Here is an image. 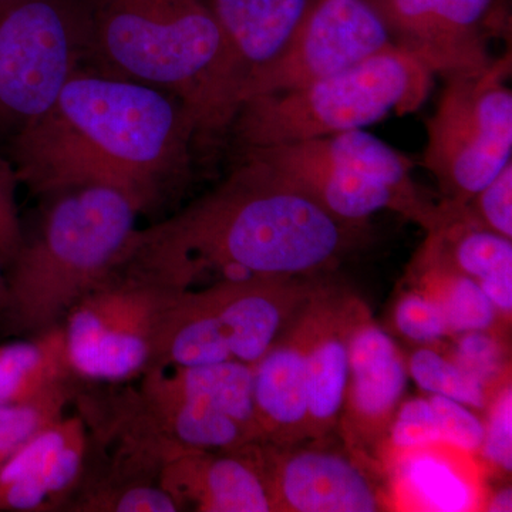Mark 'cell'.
Returning a JSON list of instances; mask_svg holds the SVG:
<instances>
[{
  "label": "cell",
  "mask_w": 512,
  "mask_h": 512,
  "mask_svg": "<svg viewBox=\"0 0 512 512\" xmlns=\"http://www.w3.org/2000/svg\"><path fill=\"white\" fill-rule=\"evenodd\" d=\"M366 228L338 220L268 165L239 154L224 183L173 217L136 229L114 268L181 291L208 276L319 275L356 248Z\"/></svg>",
  "instance_id": "1"
},
{
  "label": "cell",
  "mask_w": 512,
  "mask_h": 512,
  "mask_svg": "<svg viewBox=\"0 0 512 512\" xmlns=\"http://www.w3.org/2000/svg\"><path fill=\"white\" fill-rule=\"evenodd\" d=\"M6 146L19 183L33 194L106 185L144 212L190 180L198 127L173 94L82 70L55 106Z\"/></svg>",
  "instance_id": "2"
},
{
  "label": "cell",
  "mask_w": 512,
  "mask_h": 512,
  "mask_svg": "<svg viewBox=\"0 0 512 512\" xmlns=\"http://www.w3.org/2000/svg\"><path fill=\"white\" fill-rule=\"evenodd\" d=\"M94 72L157 87L197 121L198 148L228 137L238 111L227 45L204 0H86Z\"/></svg>",
  "instance_id": "3"
},
{
  "label": "cell",
  "mask_w": 512,
  "mask_h": 512,
  "mask_svg": "<svg viewBox=\"0 0 512 512\" xmlns=\"http://www.w3.org/2000/svg\"><path fill=\"white\" fill-rule=\"evenodd\" d=\"M39 229L3 271L0 330L30 336L62 325L103 281L136 232V202L116 188L83 185L49 195Z\"/></svg>",
  "instance_id": "4"
},
{
  "label": "cell",
  "mask_w": 512,
  "mask_h": 512,
  "mask_svg": "<svg viewBox=\"0 0 512 512\" xmlns=\"http://www.w3.org/2000/svg\"><path fill=\"white\" fill-rule=\"evenodd\" d=\"M433 80L423 63L396 47L308 86L244 101L228 136L244 150L363 130L419 110Z\"/></svg>",
  "instance_id": "5"
},
{
  "label": "cell",
  "mask_w": 512,
  "mask_h": 512,
  "mask_svg": "<svg viewBox=\"0 0 512 512\" xmlns=\"http://www.w3.org/2000/svg\"><path fill=\"white\" fill-rule=\"evenodd\" d=\"M238 151L268 165L348 224L367 227L376 212L390 210L431 232L443 218L441 202L413 180L412 161L365 130Z\"/></svg>",
  "instance_id": "6"
},
{
  "label": "cell",
  "mask_w": 512,
  "mask_h": 512,
  "mask_svg": "<svg viewBox=\"0 0 512 512\" xmlns=\"http://www.w3.org/2000/svg\"><path fill=\"white\" fill-rule=\"evenodd\" d=\"M90 69L86 0H0V143L45 116L74 74Z\"/></svg>",
  "instance_id": "7"
},
{
  "label": "cell",
  "mask_w": 512,
  "mask_h": 512,
  "mask_svg": "<svg viewBox=\"0 0 512 512\" xmlns=\"http://www.w3.org/2000/svg\"><path fill=\"white\" fill-rule=\"evenodd\" d=\"M511 66L508 50L480 72L444 79L423 154L444 201L468 204L512 161Z\"/></svg>",
  "instance_id": "8"
},
{
  "label": "cell",
  "mask_w": 512,
  "mask_h": 512,
  "mask_svg": "<svg viewBox=\"0 0 512 512\" xmlns=\"http://www.w3.org/2000/svg\"><path fill=\"white\" fill-rule=\"evenodd\" d=\"M181 289L114 268L67 312V360L77 379L121 383L151 369L168 306Z\"/></svg>",
  "instance_id": "9"
},
{
  "label": "cell",
  "mask_w": 512,
  "mask_h": 512,
  "mask_svg": "<svg viewBox=\"0 0 512 512\" xmlns=\"http://www.w3.org/2000/svg\"><path fill=\"white\" fill-rule=\"evenodd\" d=\"M396 47L372 0H312L282 52L248 77L239 107L252 97L308 86Z\"/></svg>",
  "instance_id": "10"
},
{
  "label": "cell",
  "mask_w": 512,
  "mask_h": 512,
  "mask_svg": "<svg viewBox=\"0 0 512 512\" xmlns=\"http://www.w3.org/2000/svg\"><path fill=\"white\" fill-rule=\"evenodd\" d=\"M393 42L431 73L448 79L480 72L488 50L497 0H372Z\"/></svg>",
  "instance_id": "11"
},
{
  "label": "cell",
  "mask_w": 512,
  "mask_h": 512,
  "mask_svg": "<svg viewBox=\"0 0 512 512\" xmlns=\"http://www.w3.org/2000/svg\"><path fill=\"white\" fill-rule=\"evenodd\" d=\"M274 511L376 512L383 510L369 474L348 454L312 446L258 443Z\"/></svg>",
  "instance_id": "12"
},
{
  "label": "cell",
  "mask_w": 512,
  "mask_h": 512,
  "mask_svg": "<svg viewBox=\"0 0 512 512\" xmlns=\"http://www.w3.org/2000/svg\"><path fill=\"white\" fill-rule=\"evenodd\" d=\"M407 362L365 305L350 330L349 382L342 423L353 446H375L386 437L407 386Z\"/></svg>",
  "instance_id": "13"
},
{
  "label": "cell",
  "mask_w": 512,
  "mask_h": 512,
  "mask_svg": "<svg viewBox=\"0 0 512 512\" xmlns=\"http://www.w3.org/2000/svg\"><path fill=\"white\" fill-rule=\"evenodd\" d=\"M158 484L181 508L202 512H271L258 443L232 451L177 444L164 458Z\"/></svg>",
  "instance_id": "14"
},
{
  "label": "cell",
  "mask_w": 512,
  "mask_h": 512,
  "mask_svg": "<svg viewBox=\"0 0 512 512\" xmlns=\"http://www.w3.org/2000/svg\"><path fill=\"white\" fill-rule=\"evenodd\" d=\"M87 451L83 416L53 421L0 464V511L60 507L82 480Z\"/></svg>",
  "instance_id": "15"
},
{
  "label": "cell",
  "mask_w": 512,
  "mask_h": 512,
  "mask_svg": "<svg viewBox=\"0 0 512 512\" xmlns=\"http://www.w3.org/2000/svg\"><path fill=\"white\" fill-rule=\"evenodd\" d=\"M313 322L315 308L312 293L291 325L252 366L256 420L262 443L292 447L311 440L306 356Z\"/></svg>",
  "instance_id": "16"
},
{
  "label": "cell",
  "mask_w": 512,
  "mask_h": 512,
  "mask_svg": "<svg viewBox=\"0 0 512 512\" xmlns=\"http://www.w3.org/2000/svg\"><path fill=\"white\" fill-rule=\"evenodd\" d=\"M318 286L313 292L315 322L306 356L311 440L326 439L339 424L349 382L350 330L362 305L359 299Z\"/></svg>",
  "instance_id": "17"
},
{
  "label": "cell",
  "mask_w": 512,
  "mask_h": 512,
  "mask_svg": "<svg viewBox=\"0 0 512 512\" xmlns=\"http://www.w3.org/2000/svg\"><path fill=\"white\" fill-rule=\"evenodd\" d=\"M227 45L237 96L248 77L275 59L291 39L312 0H204Z\"/></svg>",
  "instance_id": "18"
},
{
  "label": "cell",
  "mask_w": 512,
  "mask_h": 512,
  "mask_svg": "<svg viewBox=\"0 0 512 512\" xmlns=\"http://www.w3.org/2000/svg\"><path fill=\"white\" fill-rule=\"evenodd\" d=\"M443 221L427 232L447 264L470 276L504 318L512 312V239L485 228L467 204L441 201Z\"/></svg>",
  "instance_id": "19"
},
{
  "label": "cell",
  "mask_w": 512,
  "mask_h": 512,
  "mask_svg": "<svg viewBox=\"0 0 512 512\" xmlns=\"http://www.w3.org/2000/svg\"><path fill=\"white\" fill-rule=\"evenodd\" d=\"M141 382L163 392L207 404L237 421L255 443H262L254 402V367L238 360L200 366L153 367Z\"/></svg>",
  "instance_id": "20"
},
{
  "label": "cell",
  "mask_w": 512,
  "mask_h": 512,
  "mask_svg": "<svg viewBox=\"0 0 512 512\" xmlns=\"http://www.w3.org/2000/svg\"><path fill=\"white\" fill-rule=\"evenodd\" d=\"M454 451L439 443L396 456L394 487L407 507L417 511H471L478 503L477 487Z\"/></svg>",
  "instance_id": "21"
},
{
  "label": "cell",
  "mask_w": 512,
  "mask_h": 512,
  "mask_svg": "<svg viewBox=\"0 0 512 512\" xmlns=\"http://www.w3.org/2000/svg\"><path fill=\"white\" fill-rule=\"evenodd\" d=\"M133 402L138 412L167 439L181 446L232 451L255 443L244 427L207 404L163 392L141 382Z\"/></svg>",
  "instance_id": "22"
},
{
  "label": "cell",
  "mask_w": 512,
  "mask_h": 512,
  "mask_svg": "<svg viewBox=\"0 0 512 512\" xmlns=\"http://www.w3.org/2000/svg\"><path fill=\"white\" fill-rule=\"evenodd\" d=\"M74 379L62 325L0 345V404L32 402Z\"/></svg>",
  "instance_id": "23"
},
{
  "label": "cell",
  "mask_w": 512,
  "mask_h": 512,
  "mask_svg": "<svg viewBox=\"0 0 512 512\" xmlns=\"http://www.w3.org/2000/svg\"><path fill=\"white\" fill-rule=\"evenodd\" d=\"M414 272L419 275L421 292L433 299L443 313L448 336L493 330L500 318L493 303L473 278L444 261L429 235L417 255Z\"/></svg>",
  "instance_id": "24"
},
{
  "label": "cell",
  "mask_w": 512,
  "mask_h": 512,
  "mask_svg": "<svg viewBox=\"0 0 512 512\" xmlns=\"http://www.w3.org/2000/svg\"><path fill=\"white\" fill-rule=\"evenodd\" d=\"M407 372L423 392L448 397L471 409H487L494 392L453 359L431 348L414 350L407 360Z\"/></svg>",
  "instance_id": "25"
},
{
  "label": "cell",
  "mask_w": 512,
  "mask_h": 512,
  "mask_svg": "<svg viewBox=\"0 0 512 512\" xmlns=\"http://www.w3.org/2000/svg\"><path fill=\"white\" fill-rule=\"evenodd\" d=\"M74 396L76 389L70 384L32 402L0 404V464L40 430L63 417Z\"/></svg>",
  "instance_id": "26"
},
{
  "label": "cell",
  "mask_w": 512,
  "mask_h": 512,
  "mask_svg": "<svg viewBox=\"0 0 512 512\" xmlns=\"http://www.w3.org/2000/svg\"><path fill=\"white\" fill-rule=\"evenodd\" d=\"M74 510L94 512L183 511L173 495L154 481L90 484L74 504Z\"/></svg>",
  "instance_id": "27"
},
{
  "label": "cell",
  "mask_w": 512,
  "mask_h": 512,
  "mask_svg": "<svg viewBox=\"0 0 512 512\" xmlns=\"http://www.w3.org/2000/svg\"><path fill=\"white\" fill-rule=\"evenodd\" d=\"M386 436L394 456L441 443L436 414L429 397H413L400 403Z\"/></svg>",
  "instance_id": "28"
},
{
  "label": "cell",
  "mask_w": 512,
  "mask_h": 512,
  "mask_svg": "<svg viewBox=\"0 0 512 512\" xmlns=\"http://www.w3.org/2000/svg\"><path fill=\"white\" fill-rule=\"evenodd\" d=\"M393 319L400 335L420 345H431L448 336L439 306L421 291L404 293L396 303Z\"/></svg>",
  "instance_id": "29"
},
{
  "label": "cell",
  "mask_w": 512,
  "mask_h": 512,
  "mask_svg": "<svg viewBox=\"0 0 512 512\" xmlns=\"http://www.w3.org/2000/svg\"><path fill=\"white\" fill-rule=\"evenodd\" d=\"M429 400L436 414L441 443L466 453H480L484 443V421L456 400L439 394H430Z\"/></svg>",
  "instance_id": "30"
},
{
  "label": "cell",
  "mask_w": 512,
  "mask_h": 512,
  "mask_svg": "<svg viewBox=\"0 0 512 512\" xmlns=\"http://www.w3.org/2000/svg\"><path fill=\"white\" fill-rule=\"evenodd\" d=\"M484 443L481 453L488 463L510 474L512 470V390L511 383L494 389L487 406Z\"/></svg>",
  "instance_id": "31"
},
{
  "label": "cell",
  "mask_w": 512,
  "mask_h": 512,
  "mask_svg": "<svg viewBox=\"0 0 512 512\" xmlns=\"http://www.w3.org/2000/svg\"><path fill=\"white\" fill-rule=\"evenodd\" d=\"M467 207L485 228L512 239V161L471 198Z\"/></svg>",
  "instance_id": "32"
},
{
  "label": "cell",
  "mask_w": 512,
  "mask_h": 512,
  "mask_svg": "<svg viewBox=\"0 0 512 512\" xmlns=\"http://www.w3.org/2000/svg\"><path fill=\"white\" fill-rule=\"evenodd\" d=\"M457 336L454 362L495 389V380L500 377L504 363L503 346L498 339L491 335V330H478Z\"/></svg>",
  "instance_id": "33"
},
{
  "label": "cell",
  "mask_w": 512,
  "mask_h": 512,
  "mask_svg": "<svg viewBox=\"0 0 512 512\" xmlns=\"http://www.w3.org/2000/svg\"><path fill=\"white\" fill-rule=\"evenodd\" d=\"M19 184L12 161L0 154V265L3 269L15 258L25 241L16 201Z\"/></svg>",
  "instance_id": "34"
},
{
  "label": "cell",
  "mask_w": 512,
  "mask_h": 512,
  "mask_svg": "<svg viewBox=\"0 0 512 512\" xmlns=\"http://www.w3.org/2000/svg\"><path fill=\"white\" fill-rule=\"evenodd\" d=\"M512 494L511 488L505 487L498 490L497 493L491 495L485 510L491 512H510L512 510Z\"/></svg>",
  "instance_id": "35"
},
{
  "label": "cell",
  "mask_w": 512,
  "mask_h": 512,
  "mask_svg": "<svg viewBox=\"0 0 512 512\" xmlns=\"http://www.w3.org/2000/svg\"><path fill=\"white\" fill-rule=\"evenodd\" d=\"M2 286H3V266L0 265V292H2Z\"/></svg>",
  "instance_id": "36"
}]
</instances>
